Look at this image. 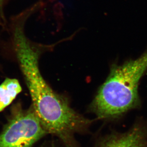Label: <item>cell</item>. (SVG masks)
Segmentation results:
<instances>
[{"mask_svg": "<svg viewBox=\"0 0 147 147\" xmlns=\"http://www.w3.org/2000/svg\"><path fill=\"white\" fill-rule=\"evenodd\" d=\"M28 18L23 13L13 16L10 28L14 52L31 95L32 106L47 133L68 140L73 133L89 124L90 120L72 109L67 99L54 92L42 77L38 63L41 50L24 32Z\"/></svg>", "mask_w": 147, "mask_h": 147, "instance_id": "cell-1", "label": "cell"}, {"mask_svg": "<svg viewBox=\"0 0 147 147\" xmlns=\"http://www.w3.org/2000/svg\"><path fill=\"white\" fill-rule=\"evenodd\" d=\"M147 70V51L136 59L112 65L91 109L100 119L117 117L140 105L139 83Z\"/></svg>", "mask_w": 147, "mask_h": 147, "instance_id": "cell-2", "label": "cell"}, {"mask_svg": "<svg viewBox=\"0 0 147 147\" xmlns=\"http://www.w3.org/2000/svg\"><path fill=\"white\" fill-rule=\"evenodd\" d=\"M46 134L32 106L27 110L19 106L0 134V147H31Z\"/></svg>", "mask_w": 147, "mask_h": 147, "instance_id": "cell-3", "label": "cell"}, {"mask_svg": "<svg viewBox=\"0 0 147 147\" xmlns=\"http://www.w3.org/2000/svg\"><path fill=\"white\" fill-rule=\"evenodd\" d=\"M21 86L16 78H6L0 85V112L8 107L22 91Z\"/></svg>", "mask_w": 147, "mask_h": 147, "instance_id": "cell-4", "label": "cell"}, {"mask_svg": "<svg viewBox=\"0 0 147 147\" xmlns=\"http://www.w3.org/2000/svg\"><path fill=\"white\" fill-rule=\"evenodd\" d=\"M100 147H144L140 131L135 129L121 137L111 139Z\"/></svg>", "mask_w": 147, "mask_h": 147, "instance_id": "cell-5", "label": "cell"}, {"mask_svg": "<svg viewBox=\"0 0 147 147\" xmlns=\"http://www.w3.org/2000/svg\"><path fill=\"white\" fill-rule=\"evenodd\" d=\"M7 1L8 0H0V19L4 26H5L7 21L6 19L5 8Z\"/></svg>", "mask_w": 147, "mask_h": 147, "instance_id": "cell-6", "label": "cell"}]
</instances>
